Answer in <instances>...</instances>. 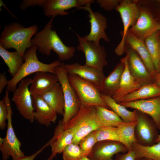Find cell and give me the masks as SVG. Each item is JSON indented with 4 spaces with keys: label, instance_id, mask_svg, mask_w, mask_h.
Segmentation results:
<instances>
[{
    "label": "cell",
    "instance_id": "cell-27",
    "mask_svg": "<svg viewBox=\"0 0 160 160\" xmlns=\"http://www.w3.org/2000/svg\"><path fill=\"white\" fill-rule=\"evenodd\" d=\"M101 97L110 109L114 112L125 122L136 121L137 110L129 111L123 105L116 102L111 96L101 94Z\"/></svg>",
    "mask_w": 160,
    "mask_h": 160
},
{
    "label": "cell",
    "instance_id": "cell-5",
    "mask_svg": "<svg viewBox=\"0 0 160 160\" xmlns=\"http://www.w3.org/2000/svg\"><path fill=\"white\" fill-rule=\"evenodd\" d=\"M58 81L62 88L64 100V113L62 120L65 127L79 111L82 103L76 91L71 85L65 64L62 63L57 70Z\"/></svg>",
    "mask_w": 160,
    "mask_h": 160
},
{
    "label": "cell",
    "instance_id": "cell-46",
    "mask_svg": "<svg viewBox=\"0 0 160 160\" xmlns=\"http://www.w3.org/2000/svg\"><path fill=\"white\" fill-rule=\"evenodd\" d=\"M79 160H91L87 157H83Z\"/></svg>",
    "mask_w": 160,
    "mask_h": 160
},
{
    "label": "cell",
    "instance_id": "cell-23",
    "mask_svg": "<svg viewBox=\"0 0 160 160\" xmlns=\"http://www.w3.org/2000/svg\"><path fill=\"white\" fill-rule=\"evenodd\" d=\"M58 82L56 75L46 72L35 73L32 79L29 89L32 96H41Z\"/></svg>",
    "mask_w": 160,
    "mask_h": 160
},
{
    "label": "cell",
    "instance_id": "cell-31",
    "mask_svg": "<svg viewBox=\"0 0 160 160\" xmlns=\"http://www.w3.org/2000/svg\"><path fill=\"white\" fill-rule=\"evenodd\" d=\"M132 149L135 152L136 160L146 158L160 160V142L149 146L142 145L136 143L133 145Z\"/></svg>",
    "mask_w": 160,
    "mask_h": 160
},
{
    "label": "cell",
    "instance_id": "cell-39",
    "mask_svg": "<svg viewBox=\"0 0 160 160\" xmlns=\"http://www.w3.org/2000/svg\"><path fill=\"white\" fill-rule=\"evenodd\" d=\"M114 160H136L135 152L132 149L124 153H117Z\"/></svg>",
    "mask_w": 160,
    "mask_h": 160
},
{
    "label": "cell",
    "instance_id": "cell-25",
    "mask_svg": "<svg viewBox=\"0 0 160 160\" xmlns=\"http://www.w3.org/2000/svg\"><path fill=\"white\" fill-rule=\"evenodd\" d=\"M41 96L57 114L63 116L65 108L64 95L62 87L58 82Z\"/></svg>",
    "mask_w": 160,
    "mask_h": 160
},
{
    "label": "cell",
    "instance_id": "cell-2",
    "mask_svg": "<svg viewBox=\"0 0 160 160\" xmlns=\"http://www.w3.org/2000/svg\"><path fill=\"white\" fill-rule=\"evenodd\" d=\"M38 29L36 25L25 28L14 22L6 25L0 36V45L5 49L13 48L23 58L26 49L32 45L31 40Z\"/></svg>",
    "mask_w": 160,
    "mask_h": 160
},
{
    "label": "cell",
    "instance_id": "cell-8",
    "mask_svg": "<svg viewBox=\"0 0 160 160\" xmlns=\"http://www.w3.org/2000/svg\"><path fill=\"white\" fill-rule=\"evenodd\" d=\"M115 9L120 14L123 26L121 39L114 50L115 54L119 56L125 52L126 36L130 27L137 21L140 11L135 0H120Z\"/></svg>",
    "mask_w": 160,
    "mask_h": 160
},
{
    "label": "cell",
    "instance_id": "cell-3",
    "mask_svg": "<svg viewBox=\"0 0 160 160\" xmlns=\"http://www.w3.org/2000/svg\"><path fill=\"white\" fill-rule=\"evenodd\" d=\"M37 47L32 45L26 50L23 57L24 62L17 73L9 81L7 89L13 92L18 84L28 76L39 72H46L56 75L57 67L62 63L59 60L54 61L49 64L41 62L36 55Z\"/></svg>",
    "mask_w": 160,
    "mask_h": 160
},
{
    "label": "cell",
    "instance_id": "cell-42",
    "mask_svg": "<svg viewBox=\"0 0 160 160\" xmlns=\"http://www.w3.org/2000/svg\"><path fill=\"white\" fill-rule=\"evenodd\" d=\"M154 83L160 86V71L157 72L154 77Z\"/></svg>",
    "mask_w": 160,
    "mask_h": 160
},
{
    "label": "cell",
    "instance_id": "cell-49",
    "mask_svg": "<svg viewBox=\"0 0 160 160\" xmlns=\"http://www.w3.org/2000/svg\"><path fill=\"white\" fill-rule=\"evenodd\" d=\"M159 62H160V33L159 38Z\"/></svg>",
    "mask_w": 160,
    "mask_h": 160
},
{
    "label": "cell",
    "instance_id": "cell-6",
    "mask_svg": "<svg viewBox=\"0 0 160 160\" xmlns=\"http://www.w3.org/2000/svg\"><path fill=\"white\" fill-rule=\"evenodd\" d=\"M9 92L6 90L3 99L8 108V117L6 136L4 138L0 137V150L2 160H7L10 156L12 160H19L25 155L21 149V143L16 136L12 127V115L13 112L9 97Z\"/></svg>",
    "mask_w": 160,
    "mask_h": 160
},
{
    "label": "cell",
    "instance_id": "cell-40",
    "mask_svg": "<svg viewBox=\"0 0 160 160\" xmlns=\"http://www.w3.org/2000/svg\"><path fill=\"white\" fill-rule=\"evenodd\" d=\"M50 141L49 140L42 147L39 149L34 153L29 156H24L19 160H34L36 157L39 154L47 147L49 146Z\"/></svg>",
    "mask_w": 160,
    "mask_h": 160
},
{
    "label": "cell",
    "instance_id": "cell-34",
    "mask_svg": "<svg viewBox=\"0 0 160 160\" xmlns=\"http://www.w3.org/2000/svg\"><path fill=\"white\" fill-rule=\"evenodd\" d=\"M95 131L82 139L79 145L83 157H88L97 142Z\"/></svg>",
    "mask_w": 160,
    "mask_h": 160
},
{
    "label": "cell",
    "instance_id": "cell-14",
    "mask_svg": "<svg viewBox=\"0 0 160 160\" xmlns=\"http://www.w3.org/2000/svg\"><path fill=\"white\" fill-rule=\"evenodd\" d=\"M125 50L129 54L128 68L135 81L142 86L154 83V77L148 70L137 53L129 47L128 49L125 48Z\"/></svg>",
    "mask_w": 160,
    "mask_h": 160
},
{
    "label": "cell",
    "instance_id": "cell-20",
    "mask_svg": "<svg viewBox=\"0 0 160 160\" xmlns=\"http://www.w3.org/2000/svg\"><path fill=\"white\" fill-rule=\"evenodd\" d=\"M126 51V55L120 60L124 65L118 89L111 97L116 102L123 97L140 88L142 86L135 81L129 71L128 63L129 54Z\"/></svg>",
    "mask_w": 160,
    "mask_h": 160
},
{
    "label": "cell",
    "instance_id": "cell-22",
    "mask_svg": "<svg viewBox=\"0 0 160 160\" xmlns=\"http://www.w3.org/2000/svg\"><path fill=\"white\" fill-rule=\"evenodd\" d=\"M73 135L69 129L65 127L62 120H60L55 129L53 135L50 139L49 145L51 154L56 155L62 153L68 145L72 143Z\"/></svg>",
    "mask_w": 160,
    "mask_h": 160
},
{
    "label": "cell",
    "instance_id": "cell-37",
    "mask_svg": "<svg viewBox=\"0 0 160 160\" xmlns=\"http://www.w3.org/2000/svg\"><path fill=\"white\" fill-rule=\"evenodd\" d=\"M120 0H97L96 2L101 8L106 11H111L115 9Z\"/></svg>",
    "mask_w": 160,
    "mask_h": 160
},
{
    "label": "cell",
    "instance_id": "cell-18",
    "mask_svg": "<svg viewBox=\"0 0 160 160\" xmlns=\"http://www.w3.org/2000/svg\"><path fill=\"white\" fill-rule=\"evenodd\" d=\"M32 96L34 109L33 114L34 120L46 127L49 126L52 123H55L57 114L41 96Z\"/></svg>",
    "mask_w": 160,
    "mask_h": 160
},
{
    "label": "cell",
    "instance_id": "cell-17",
    "mask_svg": "<svg viewBox=\"0 0 160 160\" xmlns=\"http://www.w3.org/2000/svg\"><path fill=\"white\" fill-rule=\"evenodd\" d=\"M119 103L147 114L153 120L158 129L160 130V96Z\"/></svg>",
    "mask_w": 160,
    "mask_h": 160
},
{
    "label": "cell",
    "instance_id": "cell-24",
    "mask_svg": "<svg viewBox=\"0 0 160 160\" xmlns=\"http://www.w3.org/2000/svg\"><path fill=\"white\" fill-rule=\"evenodd\" d=\"M124 68V63L120 61L108 76L105 77L100 86L97 87L101 94L113 96L118 89Z\"/></svg>",
    "mask_w": 160,
    "mask_h": 160
},
{
    "label": "cell",
    "instance_id": "cell-16",
    "mask_svg": "<svg viewBox=\"0 0 160 160\" xmlns=\"http://www.w3.org/2000/svg\"><path fill=\"white\" fill-rule=\"evenodd\" d=\"M138 7L140 11L139 17L135 24L129 30L136 37L144 41L148 37L157 31L158 22L148 10Z\"/></svg>",
    "mask_w": 160,
    "mask_h": 160
},
{
    "label": "cell",
    "instance_id": "cell-1",
    "mask_svg": "<svg viewBox=\"0 0 160 160\" xmlns=\"http://www.w3.org/2000/svg\"><path fill=\"white\" fill-rule=\"evenodd\" d=\"M54 19L51 17L44 28L34 35L31 40V44L36 46L39 52L42 55H50L52 50L57 54L60 61L69 60L74 56L76 48L65 45L56 31L52 29Z\"/></svg>",
    "mask_w": 160,
    "mask_h": 160
},
{
    "label": "cell",
    "instance_id": "cell-12",
    "mask_svg": "<svg viewBox=\"0 0 160 160\" xmlns=\"http://www.w3.org/2000/svg\"><path fill=\"white\" fill-rule=\"evenodd\" d=\"M92 3H89L81 9L88 12L87 16L90 24L89 33L82 37L85 41H92L98 44L101 39L109 42V39L105 31L107 26V19L101 13L92 11L90 7Z\"/></svg>",
    "mask_w": 160,
    "mask_h": 160
},
{
    "label": "cell",
    "instance_id": "cell-43",
    "mask_svg": "<svg viewBox=\"0 0 160 160\" xmlns=\"http://www.w3.org/2000/svg\"><path fill=\"white\" fill-rule=\"evenodd\" d=\"M0 7H1V6H3V7H4V8L6 9L7 11L9 12L11 15L12 17L13 18H16V19H17V18L15 17V16L10 12L9 10L7 8V7L5 6V4H4V2H3V1L2 0H0Z\"/></svg>",
    "mask_w": 160,
    "mask_h": 160
},
{
    "label": "cell",
    "instance_id": "cell-35",
    "mask_svg": "<svg viewBox=\"0 0 160 160\" xmlns=\"http://www.w3.org/2000/svg\"><path fill=\"white\" fill-rule=\"evenodd\" d=\"M62 153L63 160H79L83 157L79 145L73 143L65 147Z\"/></svg>",
    "mask_w": 160,
    "mask_h": 160
},
{
    "label": "cell",
    "instance_id": "cell-32",
    "mask_svg": "<svg viewBox=\"0 0 160 160\" xmlns=\"http://www.w3.org/2000/svg\"><path fill=\"white\" fill-rule=\"evenodd\" d=\"M159 31H157L155 32L144 40L157 72L160 71L159 44L160 33Z\"/></svg>",
    "mask_w": 160,
    "mask_h": 160
},
{
    "label": "cell",
    "instance_id": "cell-10",
    "mask_svg": "<svg viewBox=\"0 0 160 160\" xmlns=\"http://www.w3.org/2000/svg\"><path fill=\"white\" fill-rule=\"evenodd\" d=\"M79 44L77 49L84 53L85 58V65L103 71L107 65V53L104 47L95 43L83 39L76 33Z\"/></svg>",
    "mask_w": 160,
    "mask_h": 160
},
{
    "label": "cell",
    "instance_id": "cell-38",
    "mask_svg": "<svg viewBox=\"0 0 160 160\" xmlns=\"http://www.w3.org/2000/svg\"><path fill=\"white\" fill-rule=\"evenodd\" d=\"M45 1V0H24L21 3L20 9L24 10L31 7L38 6L42 7Z\"/></svg>",
    "mask_w": 160,
    "mask_h": 160
},
{
    "label": "cell",
    "instance_id": "cell-9",
    "mask_svg": "<svg viewBox=\"0 0 160 160\" xmlns=\"http://www.w3.org/2000/svg\"><path fill=\"white\" fill-rule=\"evenodd\" d=\"M32 82V79L27 78L21 80L17 87L13 92L12 100L14 103L20 114L31 123L34 121L32 96L29 86Z\"/></svg>",
    "mask_w": 160,
    "mask_h": 160
},
{
    "label": "cell",
    "instance_id": "cell-36",
    "mask_svg": "<svg viewBox=\"0 0 160 160\" xmlns=\"http://www.w3.org/2000/svg\"><path fill=\"white\" fill-rule=\"evenodd\" d=\"M8 117V111L6 104L4 100L0 101V129L4 130L7 126L6 121Z\"/></svg>",
    "mask_w": 160,
    "mask_h": 160
},
{
    "label": "cell",
    "instance_id": "cell-33",
    "mask_svg": "<svg viewBox=\"0 0 160 160\" xmlns=\"http://www.w3.org/2000/svg\"><path fill=\"white\" fill-rule=\"evenodd\" d=\"M97 141L113 140L119 141L117 127H101L95 131Z\"/></svg>",
    "mask_w": 160,
    "mask_h": 160
},
{
    "label": "cell",
    "instance_id": "cell-48",
    "mask_svg": "<svg viewBox=\"0 0 160 160\" xmlns=\"http://www.w3.org/2000/svg\"><path fill=\"white\" fill-rule=\"evenodd\" d=\"M157 31H160V21L158 22Z\"/></svg>",
    "mask_w": 160,
    "mask_h": 160
},
{
    "label": "cell",
    "instance_id": "cell-7",
    "mask_svg": "<svg viewBox=\"0 0 160 160\" xmlns=\"http://www.w3.org/2000/svg\"><path fill=\"white\" fill-rule=\"evenodd\" d=\"M68 76L82 104L101 106L110 109L103 100L97 87L76 75L68 74Z\"/></svg>",
    "mask_w": 160,
    "mask_h": 160
},
{
    "label": "cell",
    "instance_id": "cell-19",
    "mask_svg": "<svg viewBox=\"0 0 160 160\" xmlns=\"http://www.w3.org/2000/svg\"><path fill=\"white\" fill-rule=\"evenodd\" d=\"M68 74L76 75L98 87L105 76L103 71L78 63L65 64Z\"/></svg>",
    "mask_w": 160,
    "mask_h": 160
},
{
    "label": "cell",
    "instance_id": "cell-11",
    "mask_svg": "<svg viewBox=\"0 0 160 160\" xmlns=\"http://www.w3.org/2000/svg\"><path fill=\"white\" fill-rule=\"evenodd\" d=\"M157 128L149 116L137 110V118L135 128L137 143L145 146L155 144L159 135Z\"/></svg>",
    "mask_w": 160,
    "mask_h": 160
},
{
    "label": "cell",
    "instance_id": "cell-44",
    "mask_svg": "<svg viewBox=\"0 0 160 160\" xmlns=\"http://www.w3.org/2000/svg\"><path fill=\"white\" fill-rule=\"evenodd\" d=\"M55 156V155L51 154L47 159L43 160H53Z\"/></svg>",
    "mask_w": 160,
    "mask_h": 160
},
{
    "label": "cell",
    "instance_id": "cell-26",
    "mask_svg": "<svg viewBox=\"0 0 160 160\" xmlns=\"http://www.w3.org/2000/svg\"><path fill=\"white\" fill-rule=\"evenodd\" d=\"M160 96V86L155 83L142 86L140 88L121 98L116 102L124 103Z\"/></svg>",
    "mask_w": 160,
    "mask_h": 160
},
{
    "label": "cell",
    "instance_id": "cell-15",
    "mask_svg": "<svg viewBox=\"0 0 160 160\" xmlns=\"http://www.w3.org/2000/svg\"><path fill=\"white\" fill-rule=\"evenodd\" d=\"M128 151L126 147L119 141L105 140L97 142L90 155L87 157L91 160H113L115 154L123 153Z\"/></svg>",
    "mask_w": 160,
    "mask_h": 160
},
{
    "label": "cell",
    "instance_id": "cell-30",
    "mask_svg": "<svg viewBox=\"0 0 160 160\" xmlns=\"http://www.w3.org/2000/svg\"><path fill=\"white\" fill-rule=\"evenodd\" d=\"M136 121L125 122L123 121L117 128L119 137V142L127 148L128 151L132 149L134 144L137 143L135 135Z\"/></svg>",
    "mask_w": 160,
    "mask_h": 160
},
{
    "label": "cell",
    "instance_id": "cell-4",
    "mask_svg": "<svg viewBox=\"0 0 160 160\" xmlns=\"http://www.w3.org/2000/svg\"><path fill=\"white\" fill-rule=\"evenodd\" d=\"M100 127L95 106L82 104L79 112L65 127L70 129L73 133L72 143L79 145L82 139Z\"/></svg>",
    "mask_w": 160,
    "mask_h": 160
},
{
    "label": "cell",
    "instance_id": "cell-28",
    "mask_svg": "<svg viewBox=\"0 0 160 160\" xmlns=\"http://www.w3.org/2000/svg\"><path fill=\"white\" fill-rule=\"evenodd\" d=\"M0 56L8 67V72L13 77L23 64V58L17 51L10 52L0 45Z\"/></svg>",
    "mask_w": 160,
    "mask_h": 160
},
{
    "label": "cell",
    "instance_id": "cell-13",
    "mask_svg": "<svg viewBox=\"0 0 160 160\" xmlns=\"http://www.w3.org/2000/svg\"><path fill=\"white\" fill-rule=\"evenodd\" d=\"M93 0H45L42 7L44 15L54 18L58 15L66 16L67 11L73 8L79 9L88 3H94Z\"/></svg>",
    "mask_w": 160,
    "mask_h": 160
},
{
    "label": "cell",
    "instance_id": "cell-29",
    "mask_svg": "<svg viewBox=\"0 0 160 160\" xmlns=\"http://www.w3.org/2000/svg\"><path fill=\"white\" fill-rule=\"evenodd\" d=\"M96 115L101 127H117L124 121L112 110L101 106H95Z\"/></svg>",
    "mask_w": 160,
    "mask_h": 160
},
{
    "label": "cell",
    "instance_id": "cell-41",
    "mask_svg": "<svg viewBox=\"0 0 160 160\" xmlns=\"http://www.w3.org/2000/svg\"><path fill=\"white\" fill-rule=\"evenodd\" d=\"M9 81L6 76L2 73L0 74V94H1L6 86H7Z\"/></svg>",
    "mask_w": 160,
    "mask_h": 160
},
{
    "label": "cell",
    "instance_id": "cell-50",
    "mask_svg": "<svg viewBox=\"0 0 160 160\" xmlns=\"http://www.w3.org/2000/svg\"><path fill=\"white\" fill-rule=\"evenodd\" d=\"M157 2L160 4V0H156Z\"/></svg>",
    "mask_w": 160,
    "mask_h": 160
},
{
    "label": "cell",
    "instance_id": "cell-21",
    "mask_svg": "<svg viewBox=\"0 0 160 160\" xmlns=\"http://www.w3.org/2000/svg\"><path fill=\"white\" fill-rule=\"evenodd\" d=\"M125 43L137 53L148 70L154 77L157 72L144 41L136 37L129 30L126 36Z\"/></svg>",
    "mask_w": 160,
    "mask_h": 160
},
{
    "label": "cell",
    "instance_id": "cell-47",
    "mask_svg": "<svg viewBox=\"0 0 160 160\" xmlns=\"http://www.w3.org/2000/svg\"><path fill=\"white\" fill-rule=\"evenodd\" d=\"M160 142V133L159 135L158 138L156 141V143Z\"/></svg>",
    "mask_w": 160,
    "mask_h": 160
},
{
    "label": "cell",
    "instance_id": "cell-45",
    "mask_svg": "<svg viewBox=\"0 0 160 160\" xmlns=\"http://www.w3.org/2000/svg\"><path fill=\"white\" fill-rule=\"evenodd\" d=\"M136 160H153L152 159H151L149 158H140Z\"/></svg>",
    "mask_w": 160,
    "mask_h": 160
}]
</instances>
